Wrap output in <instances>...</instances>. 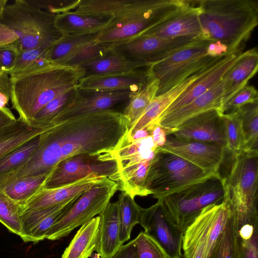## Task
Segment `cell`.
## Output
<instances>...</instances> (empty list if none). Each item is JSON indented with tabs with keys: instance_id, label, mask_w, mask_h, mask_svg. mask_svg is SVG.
Masks as SVG:
<instances>
[{
	"instance_id": "1",
	"label": "cell",
	"mask_w": 258,
	"mask_h": 258,
	"mask_svg": "<svg viewBox=\"0 0 258 258\" xmlns=\"http://www.w3.org/2000/svg\"><path fill=\"white\" fill-rule=\"evenodd\" d=\"M128 122L123 113L108 109L54 123L41 135L35 152L15 172L16 178L50 172L60 161L82 154L113 150L125 136Z\"/></svg>"
},
{
	"instance_id": "2",
	"label": "cell",
	"mask_w": 258,
	"mask_h": 258,
	"mask_svg": "<svg viewBox=\"0 0 258 258\" xmlns=\"http://www.w3.org/2000/svg\"><path fill=\"white\" fill-rule=\"evenodd\" d=\"M85 75L80 66L52 64L34 72L10 77L13 108L29 124L44 106L57 96L77 88Z\"/></svg>"
},
{
	"instance_id": "3",
	"label": "cell",
	"mask_w": 258,
	"mask_h": 258,
	"mask_svg": "<svg viewBox=\"0 0 258 258\" xmlns=\"http://www.w3.org/2000/svg\"><path fill=\"white\" fill-rule=\"evenodd\" d=\"M203 39L225 45L227 53L240 51L258 24V3L253 0H200Z\"/></svg>"
},
{
	"instance_id": "4",
	"label": "cell",
	"mask_w": 258,
	"mask_h": 258,
	"mask_svg": "<svg viewBox=\"0 0 258 258\" xmlns=\"http://www.w3.org/2000/svg\"><path fill=\"white\" fill-rule=\"evenodd\" d=\"M189 3L187 0H117L111 18L94 41L109 50L165 21Z\"/></svg>"
},
{
	"instance_id": "5",
	"label": "cell",
	"mask_w": 258,
	"mask_h": 258,
	"mask_svg": "<svg viewBox=\"0 0 258 258\" xmlns=\"http://www.w3.org/2000/svg\"><path fill=\"white\" fill-rule=\"evenodd\" d=\"M56 15L40 8L33 0L7 4L0 18V45L13 46L19 53L50 47L62 36L55 26Z\"/></svg>"
},
{
	"instance_id": "6",
	"label": "cell",
	"mask_w": 258,
	"mask_h": 258,
	"mask_svg": "<svg viewBox=\"0 0 258 258\" xmlns=\"http://www.w3.org/2000/svg\"><path fill=\"white\" fill-rule=\"evenodd\" d=\"M227 175L222 177L223 200L235 216L238 229L258 226V152L241 151L232 155Z\"/></svg>"
},
{
	"instance_id": "7",
	"label": "cell",
	"mask_w": 258,
	"mask_h": 258,
	"mask_svg": "<svg viewBox=\"0 0 258 258\" xmlns=\"http://www.w3.org/2000/svg\"><path fill=\"white\" fill-rule=\"evenodd\" d=\"M220 174L208 173L183 159L160 149L151 163L146 188L158 200Z\"/></svg>"
},
{
	"instance_id": "8",
	"label": "cell",
	"mask_w": 258,
	"mask_h": 258,
	"mask_svg": "<svg viewBox=\"0 0 258 258\" xmlns=\"http://www.w3.org/2000/svg\"><path fill=\"white\" fill-rule=\"evenodd\" d=\"M212 42L200 38L148 67V79H156L159 81L156 96L171 90L220 57H213L207 54L208 46Z\"/></svg>"
},
{
	"instance_id": "9",
	"label": "cell",
	"mask_w": 258,
	"mask_h": 258,
	"mask_svg": "<svg viewBox=\"0 0 258 258\" xmlns=\"http://www.w3.org/2000/svg\"><path fill=\"white\" fill-rule=\"evenodd\" d=\"M222 176L209 178L158 200L168 218L184 232L206 207L222 202Z\"/></svg>"
},
{
	"instance_id": "10",
	"label": "cell",
	"mask_w": 258,
	"mask_h": 258,
	"mask_svg": "<svg viewBox=\"0 0 258 258\" xmlns=\"http://www.w3.org/2000/svg\"><path fill=\"white\" fill-rule=\"evenodd\" d=\"M230 214L224 200L204 208L184 231L182 257L208 258Z\"/></svg>"
},
{
	"instance_id": "11",
	"label": "cell",
	"mask_w": 258,
	"mask_h": 258,
	"mask_svg": "<svg viewBox=\"0 0 258 258\" xmlns=\"http://www.w3.org/2000/svg\"><path fill=\"white\" fill-rule=\"evenodd\" d=\"M117 190V183L105 177L85 190L67 214L51 227L46 239L55 240L66 237L76 228L99 215Z\"/></svg>"
},
{
	"instance_id": "12",
	"label": "cell",
	"mask_w": 258,
	"mask_h": 258,
	"mask_svg": "<svg viewBox=\"0 0 258 258\" xmlns=\"http://www.w3.org/2000/svg\"><path fill=\"white\" fill-rule=\"evenodd\" d=\"M117 172L116 161L111 160L106 152L79 154L58 163L52 169L43 187L61 186L89 176L108 177L112 180Z\"/></svg>"
},
{
	"instance_id": "13",
	"label": "cell",
	"mask_w": 258,
	"mask_h": 258,
	"mask_svg": "<svg viewBox=\"0 0 258 258\" xmlns=\"http://www.w3.org/2000/svg\"><path fill=\"white\" fill-rule=\"evenodd\" d=\"M199 39L190 37L165 38L139 36L110 48L108 52L120 54L148 68Z\"/></svg>"
},
{
	"instance_id": "14",
	"label": "cell",
	"mask_w": 258,
	"mask_h": 258,
	"mask_svg": "<svg viewBox=\"0 0 258 258\" xmlns=\"http://www.w3.org/2000/svg\"><path fill=\"white\" fill-rule=\"evenodd\" d=\"M161 150L176 155L205 172L220 174L226 149L225 146L210 143L187 141L168 135Z\"/></svg>"
},
{
	"instance_id": "15",
	"label": "cell",
	"mask_w": 258,
	"mask_h": 258,
	"mask_svg": "<svg viewBox=\"0 0 258 258\" xmlns=\"http://www.w3.org/2000/svg\"><path fill=\"white\" fill-rule=\"evenodd\" d=\"M139 224L144 232L161 246L168 258L181 257L183 231L168 218L159 202L142 208Z\"/></svg>"
},
{
	"instance_id": "16",
	"label": "cell",
	"mask_w": 258,
	"mask_h": 258,
	"mask_svg": "<svg viewBox=\"0 0 258 258\" xmlns=\"http://www.w3.org/2000/svg\"><path fill=\"white\" fill-rule=\"evenodd\" d=\"M132 91H135L94 92L82 91L76 88L69 101L54 117L51 124L82 115L114 109L117 105L127 103Z\"/></svg>"
},
{
	"instance_id": "17",
	"label": "cell",
	"mask_w": 258,
	"mask_h": 258,
	"mask_svg": "<svg viewBox=\"0 0 258 258\" xmlns=\"http://www.w3.org/2000/svg\"><path fill=\"white\" fill-rule=\"evenodd\" d=\"M242 54L241 50L227 53L198 72L194 81L172 102L160 118L183 107L216 85Z\"/></svg>"
},
{
	"instance_id": "18",
	"label": "cell",
	"mask_w": 258,
	"mask_h": 258,
	"mask_svg": "<svg viewBox=\"0 0 258 258\" xmlns=\"http://www.w3.org/2000/svg\"><path fill=\"white\" fill-rule=\"evenodd\" d=\"M223 114L217 109L205 112L184 121L170 135H173V137L181 140L225 146Z\"/></svg>"
},
{
	"instance_id": "19",
	"label": "cell",
	"mask_w": 258,
	"mask_h": 258,
	"mask_svg": "<svg viewBox=\"0 0 258 258\" xmlns=\"http://www.w3.org/2000/svg\"><path fill=\"white\" fill-rule=\"evenodd\" d=\"M81 195L53 207L21 212V239L34 243L46 239L51 227L67 214Z\"/></svg>"
},
{
	"instance_id": "20",
	"label": "cell",
	"mask_w": 258,
	"mask_h": 258,
	"mask_svg": "<svg viewBox=\"0 0 258 258\" xmlns=\"http://www.w3.org/2000/svg\"><path fill=\"white\" fill-rule=\"evenodd\" d=\"M199 14L198 1H190L189 4L181 11L137 37L154 36L165 38L190 37L202 38Z\"/></svg>"
},
{
	"instance_id": "21",
	"label": "cell",
	"mask_w": 258,
	"mask_h": 258,
	"mask_svg": "<svg viewBox=\"0 0 258 258\" xmlns=\"http://www.w3.org/2000/svg\"><path fill=\"white\" fill-rule=\"evenodd\" d=\"M223 86L222 79L210 90L188 104L161 117L158 124L166 131L168 136L180 124L193 117L213 109H217L220 112Z\"/></svg>"
},
{
	"instance_id": "22",
	"label": "cell",
	"mask_w": 258,
	"mask_h": 258,
	"mask_svg": "<svg viewBox=\"0 0 258 258\" xmlns=\"http://www.w3.org/2000/svg\"><path fill=\"white\" fill-rule=\"evenodd\" d=\"M104 178L89 176L59 187H42L21 206V212L43 209L60 205L82 194Z\"/></svg>"
},
{
	"instance_id": "23",
	"label": "cell",
	"mask_w": 258,
	"mask_h": 258,
	"mask_svg": "<svg viewBox=\"0 0 258 258\" xmlns=\"http://www.w3.org/2000/svg\"><path fill=\"white\" fill-rule=\"evenodd\" d=\"M148 81L146 68L126 73L84 76L80 79L76 88L82 91L94 92L136 91Z\"/></svg>"
},
{
	"instance_id": "24",
	"label": "cell",
	"mask_w": 258,
	"mask_h": 258,
	"mask_svg": "<svg viewBox=\"0 0 258 258\" xmlns=\"http://www.w3.org/2000/svg\"><path fill=\"white\" fill-rule=\"evenodd\" d=\"M99 216L100 222L95 251L101 258H110L123 245L119 237L117 201L109 203Z\"/></svg>"
},
{
	"instance_id": "25",
	"label": "cell",
	"mask_w": 258,
	"mask_h": 258,
	"mask_svg": "<svg viewBox=\"0 0 258 258\" xmlns=\"http://www.w3.org/2000/svg\"><path fill=\"white\" fill-rule=\"evenodd\" d=\"M257 68L256 48L243 52L240 59L223 78L224 86L222 105L247 85L248 81L256 73Z\"/></svg>"
},
{
	"instance_id": "26",
	"label": "cell",
	"mask_w": 258,
	"mask_h": 258,
	"mask_svg": "<svg viewBox=\"0 0 258 258\" xmlns=\"http://www.w3.org/2000/svg\"><path fill=\"white\" fill-rule=\"evenodd\" d=\"M197 74L188 77L171 90L160 95L156 96L142 115L129 127L127 135L141 129H147L158 124L159 120L172 102L195 79Z\"/></svg>"
},
{
	"instance_id": "27",
	"label": "cell",
	"mask_w": 258,
	"mask_h": 258,
	"mask_svg": "<svg viewBox=\"0 0 258 258\" xmlns=\"http://www.w3.org/2000/svg\"><path fill=\"white\" fill-rule=\"evenodd\" d=\"M53 125L46 127H33L18 117L14 122L0 130V159L27 141L44 133Z\"/></svg>"
},
{
	"instance_id": "28",
	"label": "cell",
	"mask_w": 258,
	"mask_h": 258,
	"mask_svg": "<svg viewBox=\"0 0 258 258\" xmlns=\"http://www.w3.org/2000/svg\"><path fill=\"white\" fill-rule=\"evenodd\" d=\"M110 19L74 14L69 11L57 14L55 26L62 35L98 33Z\"/></svg>"
},
{
	"instance_id": "29",
	"label": "cell",
	"mask_w": 258,
	"mask_h": 258,
	"mask_svg": "<svg viewBox=\"0 0 258 258\" xmlns=\"http://www.w3.org/2000/svg\"><path fill=\"white\" fill-rule=\"evenodd\" d=\"M99 222L98 216L82 225L61 258H89L96 249Z\"/></svg>"
},
{
	"instance_id": "30",
	"label": "cell",
	"mask_w": 258,
	"mask_h": 258,
	"mask_svg": "<svg viewBox=\"0 0 258 258\" xmlns=\"http://www.w3.org/2000/svg\"><path fill=\"white\" fill-rule=\"evenodd\" d=\"M80 67L84 70L85 76L126 73L146 68L141 62L112 52H108L104 56Z\"/></svg>"
},
{
	"instance_id": "31",
	"label": "cell",
	"mask_w": 258,
	"mask_h": 258,
	"mask_svg": "<svg viewBox=\"0 0 258 258\" xmlns=\"http://www.w3.org/2000/svg\"><path fill=\"white\" fill-rule=\"evenodd\" d=\"M235 216L231 213L208 258H241V240Z\"/></svg>"
},
{
	"instance_id": "32",
	"label": "cell",
	"mask_w": 258,
	"mask_h": 258,
	"mask_svg": "<svg viewBox=\"0 0 258 258\" xmlns=\"http://www.w3.org/2000/svg\"><path fill=\"white\" fill-rule=\"evenodd\" d=\"M158 87L157 79H148L145 84L130 93L126 105L122 112L128 120V127L144 113L156 96Z\"/></svg>"
},
{
	"instance_id": "33",
	"label": "cell",
	"mask_w": 258,
	"mask_h": 258,
	"mask_svg": "<svg viewBox=\"0 0 258 258\" xmlns=\"http://www.w3.org/2000/svg\"><path fill=\"white\" fill-rule=\"evenodd\" d=\"M51 171L38 175L16 178L0 186V189L22 206L43 187Z\"/></svg>"
},
{
	"instance_id": "34",
	"label": "cell",
	"mask_w": 258,
	"mask_h": 258,
	"mask_svg": "<svg viewBox=\"0 0 258 258\" xmlns=\"http://www.w3.org/2000/svg\"><path fill=\"white\" fill-rule=\"evenodd\" d=\"M97 33L62 35L49 48L47 58L52 64H60L83 46L94 40Z\"/></svg>"
},
{
	"instance_id": "35",
	"label": "cell",
	"mask_w": 258,
	"mask_h": 258,
	"mask_svg": "<svg viewBox=\"0 0 258 258\" xmlns=\"http://www.w3.org/2000/svg\"><path fill=\"white\" fill-rule=\"evenodd\" d=\"M119 237L121 243L130 239L133 227L140 222L142 209L134 199L124 191L118 197Z\"/></svg>"
},
{
	"instance_id": "36",
	"label": "cell",
	"mask_w": 258,
	"mask_h": 258,
	"mask_svg": "<svg viewBox=\"0 0 258 258\" xmlns=\"http://www.w3.org/2000/svg\"><path fill=\"white\" fill-rule=\"evenodd\" d=\"M50 47H39L19 54L12 69L7 73L10 77L38 71L51 63L47 58Z\"/></svg>"
},
{
	"instance_id": "37",
	"label": "cell",
	"mask_w": 258,
	"mask_h": 258,
	"mask_svg": "<svg viewBox=\"0 0 258 258\" xmlns=\"http://www.w3.org/2000/svg\"><path fill=\"white\" fill-rule=\"evenodd\" d=\"M41 135L27 141L0 159V180L16 170L29 159L40 144Z\"/></svg>"
},
{
	"instance_id": "38",
	"label": "cell",
	"mask_w": 258,
	"mask_h": 258,
	"mask_svg": "<svg viewBox=\"0 0 258 258\" xmlns=\"http://www.w3.org/2000/svg\"><path fill=\"white\" fill-rule=\"evenodd\" d=\"M238 109L244 141L243 151L258 152V102Z\"/></svg>"
},
{
	"instance_id": "39",
	"label": "cell",
	"mask_w": 258,
	"mask_h": 258,
	"mask_svg": "<svg viewBox=\"0 0 258 258\" xmlns=\"http://www.w3.org/2000/svg\"><path fill=\"white\" fill-rule=\"evenodd\" d=\"M226 150L232 155L244 151V141L239 109L222 115Z\"/></svg>"
},
{
	"instance_id": "40",
	"label": "cell",
	"mask_w": 258,
	"mask_h": 258,
	"mask_svg": "<svg viewBox=\"0 0 258 258\" xmlns=\"http://www.w3.org/2000/svg\"><path fill=\"white\" fill-rule=\"evenodd\" d=\"M21 205L0 189V222L20 237L22 234Z\"/></svg>"
},
{
	"instance_id": "41",
	"label": "cell",
	"mask_w": 258,
	"mask_h": 258,
	"mask_svg": "<svg viewBox=\"0 0 258 258\" xmlns=\"http://www.w3.org/2000/svg\"><path fill=\"white\" fill-rule=\"evenodd\" d=\"M75 89L57 96L48 103L35 115L29 125L35 127H46L53 124L52 120L69 101Z\"/></svg>"
},
{
	"instance_id": "42",
	"label": "cell",
	"mask_w": 258,
	"mask_h": 258,
	"mask_svg": "<svg viewBox=\"0 0 258 258\" xmlns=\"http://www.w3.org/2000/svg\"><path fill=\"white\" fill-rule=\"evenodd\" d=\"M108 52L107 46L93 40L80 48L61 64L71 67L81 66L104 56Z\"/></svg>"
},
{
	"instance_id": "43",
	"label": "cell",
	"mask_w": 258,
	"mask_h": 258,
	"mask_svg": "<svg viewBox=\"0 0 258 258\" xmlns=\"http://www.w3.org/2000/svg\"><path fill=\"white\" fill-rule=\"evenodd\" d=\"M134 241L137 258H168L161 246L143 231Z\"/></svg>"
},
{
	"instance_id": "44",
	"label": "cell",
	"mask_w": 258,
	"mask_h": 258,
	"mask_svg": "<svg viewBox=\"0 0 258 258\" xmlns=\"http://www.w3.org/2000/svg\"><path fill=\"white\" fill-rule=\"evenodd\" d=\"M256 102H258L256 89L253 86L246 85L222 105L220 112L222 114L228 113L246 104Z\"/></svg>"
},
{
	"instance_id": "45",
	"label": "cell",
	"mask_w": 258,
	"mask_h": 258,
	"mask_svg": "<svg viewBox=\"0 0 258 258\" xmlns=\"http://www.w3.org/2000/svg\"><path fill=\"white\" fill-rule=\"evenodd\" d=\"M19 53L14 46L0 45V71L9 72L14 66Z\"/></svg>"
},
{
	"instance_id": "46",
	"label": "cell",
	"mask_w": 258,
	"mask_h": 258,
	"mask_svg": "<svg viewBox=\"0 0 258 258\" xmlns=\"http://www.w3.org/2000/svg\"><path fill=\"white\" fill-rule=\"evenodd\" d=\"M258 230L246 240H241V258H258Z\"/></svg>"
},
{
	"instance_id": "47",
	"label": "cell",
	"mask_w": 258,
	"mask_h": 258,
	"mask_svg": "<svg viewBox=\"0 0 258 258\" xmlns=\"http://www.w3.org/2000/svg\"><path fill=\"white\" fill-rule=\"evenodd\" d=\"M11 81L7 72H3L0 75V109L6 106L11 99Z\"/></svg>"
},
{
	"instance_id": "48",
	"label": "cell",
	"mask_w": 258,
	"mask_h": 258,
	"mask_svg": "<svg viewBox=\"0 0 258 258\" xmlns=\"http://www.w3.org/2000/svg\"><path fill=\"white\" fill-rule=\"evenodd\" d=\"M150 133L155 145L161 148L164 145L167 133L166 131L159 124H156L146 129Z\"/></svg>"
},
{
	"instance_id": "49",
	"label": "cell",
	"mask_w": 258,
	"mask_h": 258,
	"mask_svg": "<svg viewBox=\"0 0 258 258\" xmlns=\"http://www.w3.org/2000/svg\"><path fill=\"white\" fill-rule=\"evenodd\" d=\"M110 258H137L134 239L127 243L122 245Z\"/></svg>"
},
{
	"instance_id": "50",
	"label": "cell",
	"mask_w": 258,
	"mask_h": 258,
	"mask_svg": "<svg viewBox=\"0 0 258 258\" xmlns=\"http://www.w3.org/2000/svg\"><path fill=\"white\" fill-rule=\"evenodd\" d=\"M227 47L219 41H213L208 46L207 54L213 57L221 56L227 53Z\"/></svg>"
},
{
	"instance_id": "51",
	"label": "cell",
	"mask_w": 258,
	"mask_h": 258,
	"mask_svg": "<svg viewBox=\"0 0 258 258\" xmlns=\"http://www.w3.org/2000/svg\"><path fill=\"white\" fill-rule=\"evenodd\" d=\"M16 119L11 110L7 107L0 109V130L14 122Z\"/></svg>"
},
{
	"instance_id": "52",
	"label": "cell",
	"mask_w": 258,
	"mask_h": 258,
	"mask_svg": "<svg viewBox=\"0 0 258 258\" xmlns=\"http://www.w3.org/2000/svg\"><path fill=\"white\" fill-rule=\"evenodd\" d=\"M7 0H0V18L2 14L4 7L7 5Z\"/></svg>"
},
{
	"instance_id": "53",
	"label": "cell",
	"mask_w": 258,
	"mask_h": 258,
	"mask_svg": "<svg viewBox=\"0 0 258 258\" xmlns=\"http://www.w3.org/2000/svg\"><path fill=\"white\" fill-rule=\"evenodd\" d=\"M3 72H2L1 71H0V75H1V74Z\"/></svg>"
}]
</instances>
